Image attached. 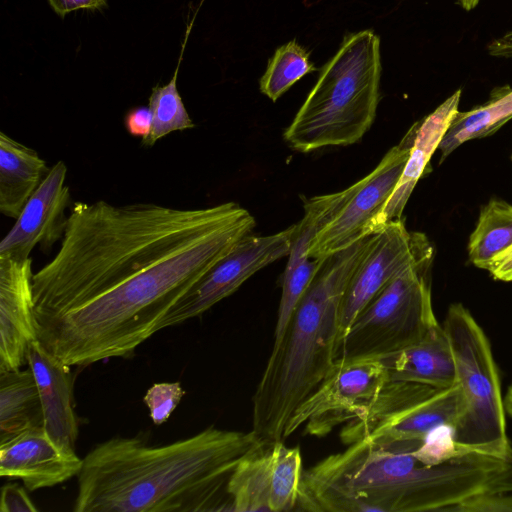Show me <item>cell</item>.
<instances>
[{"label": "cell", "instance_id": "obj_1", "mask_svg": "<svg viewBox=\"0 0 512 512\" xmlns=\"http://www.w3.org/2000/svg\"><path fill=\"white\" fill-rule=\"evenodd\" d=\"M255 225L235 202H74L58 252L33 275L38 341L71 367L131 357Z\"/></svg>", "mask_w": 512, "mask_h": 512}, {"label": "cell", "instance_id": "obj_2", "mask_svg": "<svg viewBox=\"0 0 512 512\" xmlns=\"http://www.w3.org/2000/svg\"><path fill=\"white\" fill-rule=\"evenodd\" d=\"M264 441L214 426L165 445L113 437L86 454L75 512L230 511L229 478Z\"/></svg>", "mask_w": 512, "mask_h": 512}, {"label": "cell", "instance_id": "obj_3", "mask_svg": "<svg viewBox=\"0 0 512 512\" xmlns=\"http://www.w3.org/2000/svg\"><path fill=\"white\" fill-rule=\"evenodd\" d=\"M373 235L323 259L283 333L274 341L252 397V431L260 440L274 443L286 439L292 415L334 364L341 302Z\"/></svg>", "mask_w": 512, "mask_h": 512}, {"label": "cell", "instance_id": "obj_4", "mask_svg": "<svg viewBox=\"0 0 512 512\" xmlns=\"http://www.w3.org/2000/svg\"><path fill=\"white\" fill-rule=\"evenodd\" d=\"M380 39L372 30L347 35L284 132L293 150L347 146L372 126L380 99Z\"/></svg>", "mask_w": 512, "mask_h": 512}, {"label": "cell", "instance_id": "obj_5", "mask_svg": "<svg viewBox=\"0 0 512 512\" xmlns=\"http://www.w3.org/2000/svg\"><path fill=\"white\" fill-rule=\"evenodd\" d=\"M442 326L451 346L463 399L453 425L457 449L511 458L504 397L485 332L461 303L449 306Z\"/></svg>", "mask_w": 512, "mask_h": 512}, {"label": "cell", "instance_id": "obj_6", "mask_svg": "<svg viewBox=\"0 0 512 512\" xmlns=\"http://www.w3.org/2000/svg\"><path fill=\"white\" fill-rule=\"evenodd\" d=\"M433 259L407 267L359 312L340 337L334 362L380 360L418 343L439 325L431 297Z\"/></svg>", "mask_w": 512, "mask_h": 512}, {"label": "cell", "instance_id": "obj_7", "mask_svg": "<svg viewBox=\"0 0 512 512\" xmlns=\"http://www.w3.org/2000/svg\"><path fill=\"white\" fill-rule=\"evenodd\" d=\"M462 403L458 383L438 389L389 379L365 411L343 426L340 438L346 445L363 440L389 452L412 454L435 429L453 427Z\"/></svg>", "mask_w": 512, "mask_h": 512}, {"label": "cell", "instance_id": "obj_8", "mask_svg": "<svg viewBox=\"0 0 512 512\" xmlns=\"http://www.w3.org/2000/svg\"><path fill=\"white\" fill-rule=\"evenodd\" d=\"M416 130L417 122L368 175L354 183L348 201L313 237L310 258L324 259L376 233L378 218L402 175Z\"/></svg>", "mask_w": 512, "mask_h": 512}, {"label": "cell", "instance_id": "obj_9", "mask_svg": "<svg viewBox=\"0 0 512 512\" xmlns=\"http://www.w3.org/2000/svg\"><path fill=\"white\" fill-rule=\"evenodd\" d=\"M389 380L379 360L335 361L317 389L298 407L285 437L304 426V432L322 437L360 416Z\"/></svg>", "mask_w": 512, "mask_h": 512}, {"label": "cell", "instance_id": "obj_10", "mask_svg": "<svg viewBox=\"0 0 512 512\" xmlns=\"http://www.w3.org/2000/svg\"><path fill=\"white\" fill-rule=\"evenodd\" d=\"M295 224L271 235L243 236L234 247L189 289L168 311L157 331L202 315L233 294L265 266L288 256Z\"/></svg>", "mask_w": 512, "mask_h": 512}, {"label": "cell", "instance_id": "obj_11", "mask_svg": "<svg viewBox=\"0 0 512 512\" xmlns=\"http://www.w3.org/2000/svg\"><path fill=\"white\" fill-rule=\"evenodd\" d=\"M432 255L434 247L428 237L422 232L409 231L403 218L388 222L375 233L344 293L340 306V337L391 280L413 263Z\"/></svg>", "mask_w": 512, "mask_h": 512}, {"label": "cell", "instance_id": "obj_12", "mask_svg": "<svg viewBox=\"0 0 512 512\" xmlns=\"http://www.w3.org/2000/svg\"><path fill=\"white\" fill-rule=\"evenodd\" d=\"M67 167L58 161L27 201L16 222L0 243V258L24 260L36 246L49 252L62 239L67 226L66 208L70 189L66 186Z\"/></svg>", "mask_w": 512, "mask_h": 512}, {"label": "cell", "instance_id": "obj_13", "mask_svg": "<svg viewBox=\"0 0 512 512\" xmlns=\"http://www.w3.org/2000/svg\"><path fill=\"white\" fill-rule=\"evenodd\" d=\"M32 258H0V372L27 363L37 340Z\"/></svg>", "mask_w": 512, "mask_h": 512}, {"label": "cell", "instance_id": "obj_14", "mask_svg": "<svg viewBox=\"0 0 512 512\" xmlns=\"http://www.w3.org/2000/svg\"><path fill=\"white\" fill-rule=\"evenodd\" d=\"M83 458L55 443L44 427L0 442V476L19 478L29 491L53 487L77 476Z\"/></svg>", "mask_w": 512, "mask_h": 512}, {"label": "cell", "instance_id": "obj_15", "mask_svg": "<svg viewBox=\"0 0 512 512\" xmlns=\"http://www.w3.org/2000/svg\"><path fill=\"white\" fill-rule=\"evenodd\" d=\"M27 364L36 380L45 431L62 448L75 450L79 424L74 409L72 367L48 352L38 340L29 346Z\"/></svg>", "mask_w": 512, "mask_h": 512}, {"label": "cell", "instance_id": "obj_16", "mask_svg": "<svg viewBox=\"0 0 512 512\" xmlns=\"http://www.w3.org/2000/svg\"><path fill=\"white\" fill-rule=\"evenodd\" d=\"M461 89L455 91L429 115L417 121L414 142L402 175L381 212L376 233L390 221L401 219L418 180L426 172L430 158L438 149L451 121L458 113Z\"/></svg>", "mask_w": 512, "mask_h": 512}, {"label": "cell", "instance_id": "obj_17", "mask_svg": "<svg viewBox=\"0 0 512 512\" xmlns=\"http://www.w3.org/2000/svg\"><path fill=\"white\" fill-rule=\"evenodd\" d=\"M390 380L409 381L446 389L457 383L448 337L437 325L418 343L380 359Z\"/></svg>", "mask_w": 512, "mask_h": 512}, {"label": "cell", "instance_id": "obj_18", "mask_svg": "<svg viewBox=\"0 0 512 512\" xmlns=\"http://www.w3.org/2000/svg\"><path fill=\"white\" fill-rule=\"evenodd\" d=\"M50 167L32 148L0 133V212L17 218Z\"/></svg>", "mask_w": 512, "mask_h": 512}, {"label": "cell", "instance_id": "obj_19", "mask_svg": "<svg viewBox=\"0 0 512 512\" xmlns=\"http://www.w3.org/2000/svg\"><path fill=\"white\" fill-rule=\"evenodd\" d=\"M37 427L44 417L32 370L0 372V442Z\"/></svg>", "mask_w": 512, "mask_h": 512}, {"label": "cell", "instance_id": "obj_20", "mask_svg": "<svg viewBox=\"0 0 512 512\" xmlns=\"http://www.w3.org/2000/svg\"><path fill=\"white\" fill-rule=\"evenodd\" d=\"M274 443H261L241 459L232 472L227 484L230 511L271 512Z\"/></svg>", "mask_w": 512, "mask_h": 512}, {"label": "cell", "instance_id": "obj_21", "mask_svg": "<svg viewBox=\"0 0 512 512\" xmlns=\"http://www.w3.org/2000/svg\"><path fill=\"white\" fill-rule=\"evenodd\" d=\"M512 247V204L493 198L481 208L468 242L470 262L486 270L491 261Z\"/></svg>", "mask_w": 512, "mask_h": 512}, {"label": "cell", "instance_id": "obj_22", "mask_svg": "<svg viewBox=\"0 0 512 512\" xmlns=\"http://www.w3.org/2000/svg\"><path fill=\"white\" fill-rule=\"evenodd\" d=\"M315 70L309 52L296 40H291L278 47L269 59L259 81L260 91L275 102L298 80Z\"/></svg>", "mask_w": 512, "mask_h": 512}, {"label": "cell", "instance_id": "obj_23", "mask_svg": "<svg viewBox=\"0 0 512 512\" xmlns=\"http://www.w3.org/2000/svg\"><path fill=\"white\" fill-rule=\"evenodd\" d=\"M178 68L179 65L170 82L154 87L149 97L152 126L149 135L141 140L145 147L154 146L158 140L172 132L194 127L177 89Z\"/></svg>", "mask_w": 512, "mask_h": 512}, {"label": "cell", "instance_id": "obj_24", "mask_svg": "<svg viewBox=\"0 0 512 512\" xmlns=\"http://www.w3.org/2000/svg\"><path fill=\"white\" fill-rule=\"evenodd\" d=\"M302 473L299 447H287L284 441L275 442L270 492L271 512L295 510Z\"/></svg>", "mask_w": 512, "mask_h": 512}, {"label": "cell", "instance_id": "obj_25", "mask_svg": "<svg viewBox=\"0 0 512 512\" xmlns=\"http://www.w3.org/2000/svg\"><path fill=\"white\" fill-rule=\"evenodd\" d=\"M184 395L185 391L179 382L153 384L143 397L152 422L161 425L167 421Z\"/></svg>", "mask_w": 512, "mask_h": 512}, {"label": "cell", "instance_id": "obj_26", "mask_svg": "<svg viewBox=\"0 0 512 512\" xmlns=\"http://www.w3.org/2000/svg\"><path fill=\"white\" fill-rule=\"evenodd\" d=\"M449 511L455 512H512V491L496 492L470 498Z\"/></svg>", "mask_w": 512, "mask_h": 512}, {"label": "cell", "instance_id": "obj_27", "mask_svg": "<svg viewBox=\"0 0 512 512\" xmlns=\"http://www.w3.org/2000/svg\"><path fill=\"white\" fill-rule=\"evenodd\" d=\"M25 488L17 483L4 485L1 489L0 512H37L38 508Z\"/></svg>", "mask_w": 512, "mask_h": 512}, {"label": "cell", "instance_id": "obj_28", "mask_svg": "<svg viewBox=\"0 0 512 512\" xmlns=\"http://www.w3.org/2000/svg\"><path fill=\"white\" fill-rule=\"evenodd\" d=\"M124 126L127 132L134 136L145 139L151 130L152 114L149 107L140 106L128 111L124 118Z\"/></svg>", "mask_w": 512, "mask_h": 512}, {"label": "cell", "instance_id": "obj_29", "mask_svg": "<svg viewBox=\"0 0 512 512\" xmlns=\"http://www.w3.org/2000/svg\"><path fill=\"white\" fill-rule=\"evenodd\" d=\"M486 270L495 280L512 281V247L494 258Z\"/></svg>", "mask_w": 512, "mask_h": 512}, {"label": "cell", "instance_id": "obj_30", "mask_svg": "<svg viewBox=\"0 0 512 512\" xmlns=\"http://www.w3.org/2000/svg\"><path fill=\"white\" fill-rule=\"evenodd\" d=\"M53 10L60 16L79 9H98L106 0H49Z\"/></svg>", "mask_w": 512, "mask_h": 512}, {"label": "cell", "instance_id": "obj_31", "mask_svg": "<svg viewBox=\"0 0 512 512\" xmlns=\"http://www.w3.org/2000/svg\"><path fill=\"white\" fill-rule=\"evenodd\" d=\"M487 51L491 56L512 58V31L490 42Z\"/></svg>", "mask_w": 512, "mask_h": 512}, {"label": "cell", "instance_id": "obj_32", "mask_svg": "<svg viewBox=\"0 0 512 512\" xmlns=\"http://www.w3.org/2000/svg\"><path fill=\"white\" fill-rule=\"evenodd\" d=\"M504 405L506 414H508L512 418V383L508 387L507 392L504 396Z\"/></svg>", "mask_w": 512, "mask_h": 512}, {"label": "cell", "instance_id": "obj_33", "mask_svg": "<svg viewBox=\"0 0 512 512\" xmlns=\"http://www.w3.org/2000/svg\"><path fill=\"white\" fill-rule=\"evenodd\" d=\"M480 0H457L459 5L466 11L474 9Z\"/></svg>", "mask_w": 512, "mask_h": 512}, {"label": "cell", "instance_id": "obj_34", "mask_svg": "<svg viewBox=\"0 0 512 512\" xmlns=\"http://www.w3.org/2000/svg\"><path fill=\"white\" fill-rule=\"evenodd\" d=\"M506 98L508 99V101L512 105V88H510V87L506 88Z\"/></svg>", "mask_w": 512, "mask_h": 512}]
</instances>
